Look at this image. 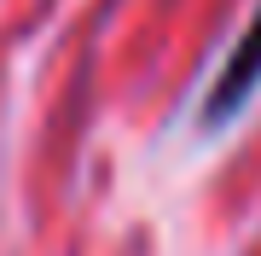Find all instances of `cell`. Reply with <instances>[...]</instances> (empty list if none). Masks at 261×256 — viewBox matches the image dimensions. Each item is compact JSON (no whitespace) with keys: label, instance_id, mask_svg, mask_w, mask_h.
<instances>
[{"label":"cell","instance_id":"obj_1","mask_svg":"<svg viewBox=\"0 0 261 256\" xmlns=\"http://www.w3.org/2000/svg\"><path fill=\"white\" fill-rule=\"evenodd\" d=\"M255 87H261V6H255L250 29L238 35V47L226 53V64H221V76H215V87H209V99H203V123H209V128L232 123L244 105H250Z\"/></svg>","mask_w":261,"mask_h":256}]
</instances>
